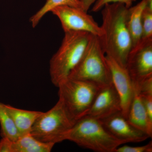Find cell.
Listing matches in <instances>:
<instances>
[{"instance_id": "cell-15", "label": "cell", "mask_w": 152, "mask_h": 152, "mask_svg": "<svg viewBox=\"0 0 152 152\" xmlns=\"http://www.w3.org/2000/svg\"><path fill=\"white\" fill-rule=\"evenodd\" d=\"M55 144L41 142L31 133L22 135L13 142V152H50Z\"/></svg>"}, {"instance_id": "cell-16", "label": "cell", "mask_w": 152, "mask_h": 152, "mask_svg": "<svg viewBox=\"0 0 152 152\" xmlns=\"http://www.w3.org/2000/svg\"><path fill=\"white\" fill-rule=\"evenodd\" d=\"M67 6L82 9L80 0H46L45 5L30 18L33 28L36 27L45 15L52 10L60 6Z\"/></svg>"}, {"instance_id": "cell-2", "label": "cell", "mask_w": 152, "mask_h": 152, "mask_svg": "<svg viewBox=\"0 0 152 152\" xmlns=\"http://www.w3.org/2000/svg\"><path fill=\"white\" fill-rule=\"evenodd\" d=\"M61 45L50 61V74L52 83L58 87L69 78L81 59L91 34L86 32H64Z\"/></svg>"}, {"instance_id": "cell-17", "label": "cell", "mask_w": 152, "mask_h": 152, "mask_svg": "<svg viewBox=\"0 0 152 152\" xmlns=\"http://www.w3.org/2000/svg\"><path fill=\"white\" fill-rule=\"evenodd\" d=\"M0 125L1 135L15 141L20 136L12 118L6 108L5 104L0 102Z\"/></svg>"}, {"instance_id": "cell-8", "label": "cell", "mask_w": 152, "mask_h": 152, "mask_svg": "<svg viewBox=\"0 0 152 152\" xmlns=\"http://www.w3.org/2000/svg\"><path fill=\"white\" fill-rule=\"evenodd\" d=\"M126 68L134 84L152 76V40L140 42L132 49Z\"/></svg>"}, {"instance_id": "cell-23", "label": "cell", "mask_w": 152, "mask_h": 152, "mask_svg": "<svg viewBox=\"0 0 152 152\" xmlns=\"http://www.w3.org/2000/svg\"><path fill=\"white\" fill-rule=\"evenodd\" d=\"M13 141L6 137H2L0 140V152H13Z\"/></svg>"}, {"instance_id": "cell-13", "label": "cell", "mask_w": 152, "mask_h": 152, "mask_svg": "<svg viewBox=\"0 0 152 152\" xmlns=\"http://www.w3.org/2000/svg\"><path fill=\"white\" fill-rule=\"evenodd\" d=\"M5 106L11 115L20 136L31 133L36 120L43 113L22 110L5 104Z\"/></svg>"}, {"instance_id": "cell-14", "label": "cell", "mask_w": 152, "mask_h": 152, "mask_svg": "<svg viewBox=\"0 0 152 152\" xmlns=\"http://www.w3.org/2000/svg\"><path fill=\"white\" fill-rule=\"evenodd\" d=\"M146 2L147 0H142L136 5L128 8L127 25L132 40V50L137 46L141 40L142 15Z\"/></svg>"}, {"instance_id": "cell-21", "label": "cell", "mask_w": 152, "mask_h": 152, "mask_svg": "<svg viewBox=\"0 0 152 152\" xmlns=\"http://www.w3.org/2000/svg\"><path fill=\"white\" fill-rule=\"evenodd\" d=\"M152 143L150 142L149 143L145 145L141 146L132 147L124 145L118 147L115 152H152Z\"/></svg>"}, {"instance_id": "cell-25", "label": "cell", "mask_w": 152, "mask_h": 152, "mask_svg": "<svg viewBox=\"0 0 152 152\" xmlns=\"http://www.w3.org/2000/svg\"><path fill=\"white\" fill-rule=\"evenodd\" d=\"M136 1V0H132V1Z\"/></svg>"}, {"instance_id": "cell-22", "label": "cell", "mask_w": 152, "mask_h": 152, "mask_svg": "<svg viewBox=\"0 0 152 152\" xmlns=\"http://www.w3.org/2000/svg\"><path fill=\"white\" fill-rule=\"evenodd\" d=\"M140 95L145 110L149 118L152 121V95Z\"/></svg>"}, {"instance_id": "cell-19", "label": "cell", "mask_w": 152, "mask_h": 152, "mask_svg": "<svg viewBox=\"0 0 152 152\" xmlns=\"http://www.w3.org/2000/svg\"><path fill=\"white\" fill-rule=\"evenodd\" d=\"M140 94L152 95V76L144 79L137 84H134Z\"/></svg>"}, {"instance_id": "cell-10", "label": "cell", "mask_w": 152, "mask_h": 152, "mask_svg": "<svg viewBox=\"0 0 152 152\" xmlns=\"http://www.w3.org/2000/svg\"><path fill=\"white\" fill-rule=\"evenodd\" d=\"M105 58L111 74L112 84L121 99L122 113L127 118L134 93L132 80L126 68L108 56Z\"/></svg>"}, {"instance_id": "cell-9", "label": "cell", "mask_w": 152, "mask_h": 152, "mask_svg": "<svg viewBox=\"0 0 152 152\" xmlns=\"http://www.w3.org/2000/svg\"><path fill=\"white\" fill-rule=\"evenodd\" d=\"M100 120L112 135L125 144L140 142L150 138L145 133L133 126L121 111Z\"/></svg>"}, {"instance_id": "cell-20", "label": "cell", "mask_w": 152, "mask_h": 152, "mask_svg": "<svg viewBox=\"0 0 152 152\" xmlns=\"http://www.w3.org/2000/svg\"><path fill=\"white\" fill-rule=\"evenodd\" d=\"M132 0H97L94 4L92 11L94 12L102 10L104 6L107 4L113 3H119L124 4L127 8L132 7Z\"/></svg>"}, {"instance_id": "cell-11", "label": "cell", "mask_w": 152, "mask_h": 152, "mask_svg": "<svg viewBox=\"0 0 152 152\" xmlns=\"http://www.w3.org/2000/svg\"><path fill=\"white\" fill-rule=\"evenodd\" d=\"M121 111L119 96L111 84L101 87L87 115L100 120Z\"/></svg>"}, {"instance_id": "cell-3", "label": "cell", "mask_w": 152, "mask_h": 152, "mask_svg": "<svg viewBox=\"0 0 152 152\" xmlns=\"http://www.w3.org/2000/svg\"><path fill=\"white\" fill-rule=\"evenodd\" d=\"M65 140L95 152H115L125 144L106 129L101 120L89 115L76 121L66 134Z\"/></svg>"}, {"instance_id": "cell-6", "label": "cell", "mask_w": 152, "mask_h": 152, "mask_svg": "<svg viewBox=\"0 0 152 152\" xmlns=\"http://www.w3.org/2000/svg\"><path fill=\"white\" fill-rule=\"evenodd\" d=\"M75 123L59 99L53 108L37 119L31 134L41 142L56 144L65 140L66 134Z\"/></svg>"}, {"instance_id": "cell-24", "label": "cell", "mask_w": 152, "mask_h": 152, "mask_svg": "<svg viewBox=\"0 0 152 152\" xmlns=\"http://www.w3.org/2000/svg\"><path fill=\"white\" fill-rule=\"evenodd\" d=\"M81 3L82 9L86 12H88L90 7L94 4L97 0H80Z\"/></svg>"}, {"instance_id": "cell-5", "label": "cell", "mask_w": 152, "mask_h": 152, "mask_svg": "<svg viewBox=\"0 0 152 152\" xmlns=\"http://www.w3.org/2000/svg\"><path fill=\"white\" fill-rule=\"evenodd\" d=\"M101 87L91 82L69 78L58 86L59 99L75 122L88 115Z\"/></svg>"}, {"instance_id": "cell-7", "label": "cell", "mask_w": 152, "mask_h": 152, "mask_svg": "<svg viewBox=\"0 0 152 152\" xmlns=\"http://www.w3.org/2000/svg\"><path fill=\"white\" fill-rule=\"evenodd\" d=\"M52 13L59 19L64 32L82 31L101 37L103 31L92 16L81 9L70 6L57 7Z\"/></svg>"}, {"instance_id": "cell-1", "label": "cell", "mask_w": 152, "mask_h": 152, "mask_svg": "<svg viewBox=\"0 0 152 152\" xmlns=\"http://www.w3.org/2000/svg\"><path fill=\"white\" fill-rule=\"evenodd\" d=\"M102 11L103 34L99 37L106 56L126 68L132 49V40L127 25L128 8L121 3L106 4Z\"/></svg>"}, {"instance_id": "cell-18", "label": "cell", "mask_w": 152, "mask_h": 152, "mask_svg": "<svg viewBox=\"0 0 152 152\" xmlns=\"http://www.w3.org/2000/svg\"><path fill=\"white\" fill-rule=\"evenodd\" d=\"M142 34L140 42L152 40V0H147L142 15Z\"/></svg>"}, {"instance_id": "cell-4", "label": "cell", "mask_w": 152, "mask_h": 152, "mask_svg": "<svg viewBox=\"0 0 152 152\" xmlns=\"http://www.w3.org/2000/svg\"><path fill=\"white\" fill-rule=\"evenodd\" d=\"M97 36L91 34L84 53L69 78L91 82L100 86L112 84L111 74Z\"/></svg>"}, {"instance_id": "cell-12", "label": "cell", "mask_w": 152, "mask_h": 152, "mask_svg": "<svg viewBox=\"0 0 152 152\" xmlns=\"http://www.w3.org/2000/svg\"><path fill=\"white\" fill-rule=\"evenodd\" d=\"M134 96L130 106L127 118L136 128L152 137V121L145 110L140 93L134 87Z\"/></svg>"}]
</instances>
